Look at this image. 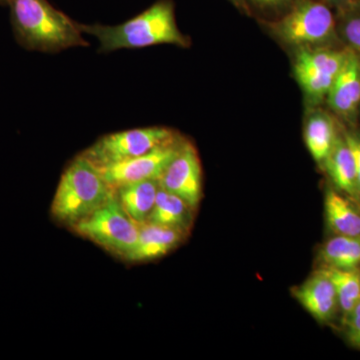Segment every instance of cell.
<instances>
[{
  "mask_svg": "<svg viewBox=\"0 0 360 360\" xmlns=\"http://www.w3.org/2000/svg\"><path fill=\"white\" fill-rule=\"evenodd\" d=\"M79 27L98 40V51L103 53L158 44L191 45V40L177 26L172 0H158L143 13L118 25H79Z\"/></svg>",
  "mask_w": 360,
  "mask_h": 360,
  "instance_id": "6da1fadb",
  "label": "cell"
},
{
  "mask_svg": "<svg viewBox=\"0 0 360 360\" xmlns=\"http://www.w3.org/2000/svg\"><path fill=\"white\" fill-rule=\"evenodd\" d=\"M7 6L14 37L26 51L54 53L89 45L79 23L52 6L49 0H9Z\"/></svg>",
  "mask_w": 360,
  "mask_h": 360,
  "instance_id": "7a4b0ae2",
  "label": "cell"
},
{
  "mask_svg": "<svg viewBox=\"0 0 360 360\" xmlns=\"http://www.w3.org/2000/svg\"><path fill=\"white\" fill-rule=\"evenodd\" d=\"M115 189L82 153L66 167L51 203V215L68 227L82 221L110 200Z\"/></svg>",
  "mask_w": 360,
  "mask_h": 360,
  "instance_id": "3957f363",
  "label": "cell"
},
{
  "mask_svg": "<svg viewBox=\"0 0 360 360\" xmlns=\"http://www.w3.org/2000/svg\"><path fill=\"white\" fill-rule=\"evenodd\" d=\"M70 229L123 259L139 238V224L122 210L115 191L101 207Z\"/></svg>",
  "mask_w": 360,
  "mask_h": 360,
  "instance_id": "277c9868",
  "label": "cell"
},
{
  "mask_svg": "<svg viewBox=\"0 0 360 360\" xmlns=\"http://www.w3.org/2000/svg\"><path fill=\"white\" fill-rule=\"evenodd\" d=\"M179 136V132L161 127L124 130L104 135L82 155L97 167H103L146 155Z\"/></svg>",
  "mask_w": 360,
  "mask_h": 360,
  "instance_id": "5b68a950",
  "label": "cell"
},
{
  "mask_svg": "<svg viewBox=\"0 0 360 360\" xmlns=\"http://www.w3.org/2000/svg\"><path fill=\"white\" fill-rule=\"evenodd\" d=\"M274 32L288 44L307 45L328 41L335 35V20L328 4L297 0L290 11L274 22Z\"/></svg>",
  "mask_w": 360,
  "mask_h": 360,
  "instance_id": "8992f818",
  "label": "cell"
},
{
  "mask_svg": "<svg viewBox=\"0 0 360 360\" xmlns=\"http://www.w3.org/2000/svg\"><path fill=\"white\" fill-rule=\"evenodd\" d=\"M160 188L182 198L193 210L202 198V169L195 146L184 139L179 153L158 179Z\"/></svg>",
  "mask_w": 360,
  "mask_h": 360,
  "instance_id": "52a82bcc",
  "label": "cell"
},
{
  "mask_svg": "<svg viewBox=\"0 0 360 360\" xmlns=\"http://www.w3.org/2000/svg\"><path fill=\"white\" fill-rule=\"evenodd\" d=\"M184 141V137L179 135L174 141L158 146L146 155L98 168L104 179L113 189L130 182L158 180L179 153Z\"/></svg>",
  "mask_w": 360,
  "mask_h": 360,
  "instance_id": "ba28073f",
  "label": "cell"
},
{
  "mask_svg": "<svg viewBox=\"0 0 360 360\" xmlns=\"http://www.w3.org/2000/svg\"><path fill=\"white\" fill-rule=\"evenodd\" d=\"M291 293L319 323H331L340 311L335 285L324 269L315 270L304 283L295 286Z\"/></svg>",
  "mask_w": 360,
  "mask_h": 360,
  "instance_id": "9c48e42d",
  "label": "cell"
},
{
  "mask_svg": "<svg viewBox=\"0 0 360 360\" xmlns=\"http://www.w3.org/2000/svg\"><path fill=\"white\" fill-rule=\"evenodd\" d=\"M188 236V231L151 222L139 224V238L134 250L124 257L131 262H150L165 257Z\"/></svg>",
  "mask_w": 360,
  "mask_h": 360,
  "instance_id": "30bf717a",
  "label": "cell"
},
{
  "mask_svg": "<svg viewBox=\"0 0 360 360\" xmlns=\"http://www.w3.org/2000/svg\"><path fill=\"white\" fill-rule=\"evenodd\" d=\"M326 97L338 115L345 118L356 115L360 106V59L354 52H347L345 65Z\"/></svg>",
  "mask_w": 360,
  "mask_h": 360,
  "instance_id": "8fae6325",
  "label": "cell"
},
{
  "mask_svg": "<svg viewBox=\"0 0 360 360\" xmlns=\"http://www.w3.org/2000/svg\"><path fill=\"white\" fill-rule=\"evenodd\" d=\"M324 212L329 231L335 236L360 238V202L329 187L324 198Z\"/></svg>",
  "mask_w": 360,
  "mask_h": 360,
  "instance_id": "7c38bea8",
  "label": "cell"
},
{
  "mask_svg": "<svg viewBox=\"0 0 360 360\" xmlns=\"http://www.w3.org/2000/svg\"><path fill=\"white\" fill-rule=\"evenodd\" d=\"M321 165L336 188L357 200L354 156L345 135L338 134L330 153Z\"/></svg>",
  "mask_w": 360,
  "mask_h": 360,
  "instance_id": "4fadbf2b",
  "label": "cell"
},
{
  "mask_svg": "<svg viewBox=\"0 0 360 360\" xmlns=\"http://www.w3.org/2000/svg\"><path fill=\"white\" fill-rule=\"evenodd\" d=\"M158 189V180L150 179L122 184L115 191L124 212L135 224H141L148 220L153 210Z\"/></svg>",
  "mask_w": 360,
  "mask_h": 360,
  "instance_id": "5bb4252c",
  "label": "cell"
},
{
  "mask_svg": "<svg viewBox=\"0 0 360 360\" xmlns=\"http://www.w3.org/2000/svg\"><path fill=\"white\" fill-rule=\"evenodd\" d=\"M193 210L186 201L165 191L158 189L155 205L146 222L174 227L189 231L193 225Z\"/></svg>",
  "mask_w": 360,
  "mask_h": 360,
  "instance_id": "9a60e30c",
  "label": "cell"
},
{
  "mask_svg": "<svg viewBox=\"0 0 360 360\" xmlns=\"http://www.w3.org/2000/svg\"><path fill=\"white\" fill-rule=\"evenodd\" d=\"M321 269L348 270L360 267V238L335 236L319 250Z\"/></svg>",
  "mask_w": 360,
  "mask_h": 360,
  "instance_id": "2e32d148",
  "label": "cell"
},
{
  "mask_svg": "<svg viewBox=\"0 0 360 360\" xmlns=\"http://www.w3.org/2000/svg\"><path fill=\"white\" fill-rule=\"evenodd\" d=\"M338 135L335 122L323 111L312 113L305 123V144L310 155L317 162L322 163L326 160Z\"/></svg>",
  "mask_w": 360,
  "mask_h": 360,
  "instance_id": "e0dca14e",
  "label": "cell"
},
{
  "mask_svg": "<svg viewBox=\"0 0 360 360\" xmlns=\"http://www.w3.org/2000/svg\"><path fill=\"white\" fill-rule=\"evenodd\" d=\"M347 56V52L303 49L296 58L295 71L336 77L345 65Z\"/></svg>",
  "mask_w": 360,
  "mask_h": 360,
  "instance_id": "ac0fdd59",
  "label": "cell"
},
{
  "mask_svg": "<svg viewBox=\"0 0 360 360\" xmlns=\"http://www.w3.org/2000/svg\"><path fill=\"white\" fill-rule=\"evenodd\" d=\"M324 269L335 285L341 317L345 316L360 302V267L348 270Z\"/></svg>",
  "mask_w": 360,
  "mask_h": 360,
  "instance_id": "d6986e66",
  "label": "cell"
},
{
  "mask_svg": "<svg viewBox=\"0 0 360 360\" xmlns=\"http://www.w3.org/2000/svg\"><path fill=\"white\" fill-rule=\"evenodd\" d=\"M341 34L352 49L360 51V0H356L349 8L341 11Z\"/></svg>",
  "mask_w": 360,
  "mask_h": 360,
  "instance_id": "ffe728a7",
  "label": "cell"
},
{
  "mask_svg": "<svg viewBox=\"0 0 360 360\" xmlns=\"http://www.w3.org/2000/svg\"><path fill=\"white\" fill-rule=\"evenodd\" d=\"M341 326L347 342L360 350V302L349 314L341 317Z\"/></svg>",
  "mask_w": 360,
  "mask_h": 360,
  "instance_id": "44dd1931",
  "label": "cell"
},
{
  "mask_svg": "<svg viewBox=\"0 0 360 360\" xmlns=\"http://www.w3.org/2000/svg\"><path fill=\"white\" fill-rule=\"evenodd\" d=\"M345 139L354 156L356 167L357 200L360 202V134L355 131L345 132Z\"/></svg>",
  "mask_w": 360,
  "mask_h": 360,
  "instance_id": "7402d4cb",
  "label": "cell"
},
{
  "mask_svg": "<svg viewBox=\"0 0 360 360\" xmlns=\"http://www.w3.org/2000/svg\"><path fill=\"white\" fill-rule=\"evenodd\" d=\"M248 1V0H246V2ZM250 1L260 8L266 9L279 8L288 4L293 6L296 2H293L295 0H250Z\"/></svg>",
  "mask_w": 360,
  "mask_h": 360,
  "instance_id": "603a6c76",
  "label": "cell"
},
{
  "mask_svg": "<svg viewBox=\"0 0 360 360\" xmlns=\"http://www.w3.org/2000/svg\"><path fill=\"white\" fill-rule=\"evenodd\" d=\"M328 4L336 7L338 11H345L349 8L356 0H324Z\"/></svg>",
  "mask_w": 360,
  "mask_h": 360,
  "instance_id": "cb8c5ba5",
  "label": "cell"
},
{
  "mask_svg": "<svg viewBox=\"0 0 360 360\" xmlns=\"http://www.w3.org/2000/svg\"><path fill=\"white\" fill-rule=\"evenodd\" d=\"M229 1L232 2L234 6L238 7L241 11H248V2H246V0H229Z\"/></svg>",
  "mask_w": 360,
  "mask_h": 360,
  "instance_id": "d4e9b609",
  "label": "cell"
},
{
  "mask_svg": "<svg viewBox=\"0 0 360 360\" xmlns=\"http://www.w3.org/2000/svg\"><path fill=\"white\" fill-rule=\"evenodd\" d=\"M9 0H0V6H8Z\"/></svg>",
  "mask_w": 360,
  "mask_h": 360,
  "instance_id": "484cf974",
  "label": "cell"
}]
</instances>
